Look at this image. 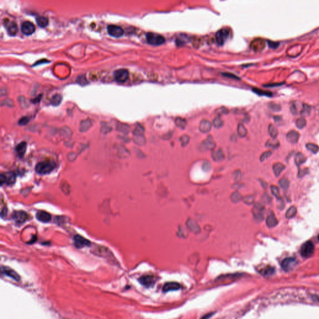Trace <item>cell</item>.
Here are the masks:
<instances>
[{
	"label": "cell",
	"instance_id": "cell-1",
	"mask_svg": "<svg viewBox=\"0 0 319 319\" xmlns=\"http://www.w3.org/2000/svg\"><path fill=\"white\" fill-rule=\"evenodd\" d=\"M56 166V163L54 161L51 160H46L37 163L36 166L35 170L40 175H45L53 171L55 169Z\"/></svg>",
	"mask_w": 319,
	"mask_h": 319
},
{
	"label": "cell",
	"instance_id": "cell-2",
	"mask_svg": "<svg viewBox=\"0 0 319 319\" xmlns=\"http://www.w3.org/2000/svg\"><path fill=\"white\" fill-rule=\"evenodd\" d=\"M147 42L152 45H158L163 44L165 42V39L163 36L153 33H148L146 35Z\"/></svg>",
	"mask_w": 319,
	"mask_h": 319
},
{
	"label": "cell",
	"instance_id": "cell-3",
	"mask_svg": "<svg viewBox=\"0 0 319 319\" xmlns=\"http://www.w3.org/2000/svg\"><path fill=\"white\" fill-rule=\"evenodd\" d=\"M314 245L313 243L309 241L303 244L301 248V254L304 258H310L314 253Z\"/></svg>",
	"mask_w": 319,
	"mask_h": 319
},
{
	"label": "cell",
	"instance_id": "cell-4",
	"mask_svg": "<svg viewBox=\"0 0 319 319\" xmlns=\"http://www.w3.org/2000/svg\"><path fill=\"white\" fill-rule=\"evenodd\" d=\"M16 181V175L13 172H8L5 173H2L0 175V182L1 185L6 184L8 185H11L14 183Z\"/></svg>",
	"mask_w": 319,
	"mask_h": 319
},
{
	"label": "cell",
	"instance_id": "cell-5",
	"mask_svg": "<svg viewBox=\"0 0 319 319\" xmlns=\"http://www.w3.org/2000/svg\"><path fill=\"white\" fill-rule=\"evenodd\" d=\"M11 217L14 222L19 224L25 223L29 219V215L28 213L22 211H14L12 214Z\"/></svg>",
	"mask_w": 319,
	"mask_h": 319
},
{
	"label": "cell",
	"instance_id": "cell-6",
	"mask_svg": "<svg viewBox=\"0 0 319 319\" xmlns=\"http://www.w3.org/2000/svg\"><path fill=\"white\" fill-rule=\"evenodd\" d=\"M115 81L119 83H124L127 81L129 77L128 71L125 69H118L114 72Z\"/></svg>",
	"mask_w": 319,
	"mask_h": 319
},
{
	"label": "cell",
	"instance_id": "cell-7",
	"mask_svg": "<svg viewBox=\"0 0 319 319\" xmlns=\"http://www.w3.org/2000/svg\"><path fill=\"white\" fill-rule=\"evenodd\" d=\"M297 261L293 258H287L284 259L281 262V267L285 271H289L292 270L296 265Z\"/></svg>",
	"mask_w": 319,
	"mask_h": 319
},
{
	"label": "cell",
	"instance_id": "cell-8",
	"mask_svg": "<svg viewBox=\"0 0 319 319\" xmlns=\"http://www.w3.org/2000/svg\"><path fill=\"white\" fill-rule=\"evenodd\" d=\"M230 32L229 30L222 29L219 30L216 34V39L218 43L220 45L224 44L228 38Z\"/></svg>",
	"mask_w": 319,
	"mask_h": 319
},
{
	"label": "cell",
	"instance_id": "cell-9",
	"mask_svg": "<svg viewBox=\"0 0 319 319\" xmlns=\"http://www.w3.org/2000/svg\"><path fill=\"white\" fill-rule=\"evenodd\" d=\"M265 209L259 203H257L255 204L253 209V214L254 218L258 221H262L264 218Z\"/></svg>",
	"mask_w": 319,
	"mask_h": 319
},
{
	"label": "cell",
	"instance_id": "cell-10",
	"mask_svg": "<svg viewBox=\"0 0 319 319\" xmlns=\"http://www.w3.org/2000/svg\"><path fill=\"white\" fill-rule=\"evenodd\" d=\"M216 147V144L213 139L211 136H209L208 137L204 140L201 145H200V150L202 151H207V150H213Z\"/></svg>",
	"mask_w": 319,
	"mask_h": 319
},
{
	"label": "cell",
	"instance_id": "cell-11",
	"mask_svg": "<svg viewBox=\"0 0 319 319\" xmlns=\"http://www.w3.org/2000/svg\"><path fill=\"white\" fill-rule=\"evenodd\" d=\"M250 47L255 52H260L265 48L266 42L262 39H256L250 43Z\"/></svg>",
	"mask_w": 319,
	"mask_h": 319
},
{
	"label": "cell",
	"instance_id": "cell-12",
	"mask_svg": "<svg viewBox=\"0 0 319 319\" xmlns=\"http://www.w3.org/2000/svg\"><path fill=\"white\" fill-rule=\"evenodd\" d=\"M108 34L115 37H120L124 34V31L121 27L116 25H109L107 27Z\"/></svg>",
	"mask_w": 319,
	"mask_h": 319
},
{
	"label": "cell",
	"instance_id": "cell-13",
	"mask_svg": "<svg viewBox=\"0 0 319 319\" xmlns=\"http://www.w3.org/2000/svg\"><path fill=\"white\" fill-rule=\"evenodd\" d=\"M74 241L77 248H83L85 246H90L91 244L90 241L80 235H76L74 238Z\"/></svg>",
	"mask_w": 319,
	"mask_h": 319
},
{
	"label": "cell",
	"instance_id": "cell-14",
	"mask_svg": "<svg viewBox=\"0 0 319 319\" xmlns=\"http://www.w3.org/2000/svg\"><path fill=\"white\" fill-rule=\"evenodd\" d=\"M22 33L26 35H31L35 31V26L30 21H25L22 24L21 27Z\"/></svg>",
	"mask_w": 319,
	"mask_h": 319
},
{
	"label": "cell",
	"instance_id": "cell-15",
	"mask_svg": "<svg viewBox=\"0 0 319 319\" xmlns=\"http://www.w3.org/2000/svg\"><path fill=\"white\" fill-rule=\"evenodd\" d=\"M2 273L3 274L16 281H18L20 280V276L18 275V273L13 270L12 269H10L8 267L2 266Z\"/></svg>",
	"mask_w": 319,
	"mask_h": 319
},
{
	"label": "cell",
	"instance_id": "cell-16",
	"mask_svg": "<svg viewBox=\"0 0 319 319\" xmlns=\"http://www.w3.org/2000/svg\"><path fill=\"white\" fill-rule=\"evenodd\" d=\"M139 282L142 285L147 287H150L155 284V279L153 276L146 275L141 277L139 279Z\"/></svg>",
	"mask_w": 319,
	"mask_h": 319
},
{
	"label": "cell",
	"instance_id": "cell-17",
	"mask_svg": "<svg viewBox=\"0 0 319 319\" xmlns=\"http://www.w3.org/2000/svg\"><path fill=\"white\" fill-rule=\"evenodd\" d=\"M181 288V286L179 283L176 282H169L164 284L163 287V291L165 292L170 291H176Z\"/></svg>",
	"mask_w": 319,
	"mask_h": 319
},
{
	"label": "cell",
	"instance_id": "cell-18",
	"mask_svg": "<svg viewBox=\"0 0 319 319\" xmlns=\"http://www.w3.org/2000/svg\"><path fill=\"white\" fill-rule=\"evenodd\" d=\"M5 26L6 28L7 32L10 36H15L18 33V26L14 22L6 21Z\"/></svg>",
	"mask_w": 319,
	"mask_h": 319
},
{
	"label": "cell",
	"instance_id": "cell-19",
	"mask_svg": "<svg viewBox=\"0 0 319 319\" xmlns=\"http://www.w3.org/2000/svg\"><path fill=\"white\" fill-rule=\"evenodd\" d=\"M300 135L297 131L291 130L290 131L286 136V139L287 141L291 144H296L299 139Z\"/></svg>",
	"mask_w": 319,
	"mask_h": 319
},
{
	"label": "cell",
	"instance_id": "cell-20",
	"mask_svg": "<svg viewBox=\"0 0 319 319\" xmlns=\"http://www.w3.org/2000/svg\"><path fill=\"white\" fill-rule=\"evenodd\" d=\"M36 218L41 222L48 223L51 219V215L48 212L41 211L37 213Z\"/></svg>",
	"mask_w": 319,
	"mask_h": 319
},
{
	"label": "cell",
	"instance_id": "cell-21",
	"mask_svg": "<svg viewBox=\"0 0 319 319\" xmlns=\"http://www.w3.org/2000/svg\"><path fill=\"white\" fill-rule=\"evenodd\" d=\"M27 143L26 142H22L19 144L16 147V152L19 158H22L26 152Z\"/></svg>",
	"mask_w": 319,
	"mask_h": 319
},
{
	"label": "cell",
	"instance_id": "cell-22",
	"mask_svg": "<svg viewBox=\"0 0 319 319\" xmlns=\"http://www.w3.org/2000/svg\"><path fill=\"white\" fill-rule=\"evenodd\" d=\"M300 103L297 102H293L291 105H290V112H292V114L296 116L299 114V113H301L304 104L299 105Z\"/></svg>",
	"mask_w": 319,
	"mask_h": 319
},
{
	"label": "cell",
	"instance_id": "cell-23",
	"mask_svg": "<svg viewBox=\"0 0 319 319\" xmlns=\"http://www.w3.org/2000/svg\"><path fill=\"white\" fill-rule=\"evenodd\" d=\"M212 127V124L207 120H203L200 122L199 130L203 133H207L210 132Z\"/></svg>",
	"mask_w": 319,
	"mask_h": 319
},
{
	"label": "cell",
	"instance_id": "cell-24",
	"mask_svg": "<svg viewBox=\"0 0 319 319\" xmlns=\"http://www.w3.org/2000/svg\"><path fill=\"white\" fill-rule=\"evenodd\" d=\"M187 224L188 228L194 233H197L200 231V227L195 220L193 219H189L187 223Z\"/></svg>",
	"mask_w": 319,
	"mask_h": 319
},
{
	"label": "cell",
	"instance_id": "cell-25",
	"mask_svg": "<svg viewBox=\"0 0 319 319\" xmlns=\"http://www.w3.org/2000/svg\"><path fill=\"white\" fill-rule=\"evenodd\" d=\"M266 224L269 227H274L278 224V220L273 213H271L266 219Z\"/></svg>",
	"mask_w": 319,
	"mask_h": 319
},
{
	"label": "cell",
	"instance_id": "cell-26",
	"mask_svg": "<svg viewBox=\"0 0 319 319\" xmlns=\"http://www.w3.org/2000/svg\"><path fill=\"white\" fill-rule=\"evenodd\" d=\"M224 154L222 150L219 149L216 151H215L212 153V158L216 162H221L224 159Z\"/></svg>",
	"mask_w": 319,
	"mask_h": 319
},
{
	"label": "cell",
	"instance_id": "cell-27",
	"mask_svg": "<svg viewBox=\"0 0 319 319\" xmlns=\"http://www.w3.org/2000/svg\"><path fill=\"white\" fill-rule=\"evenodd\" d=\"M37 24L41 28H45L48 25V19L44 16H37L36 19Z\"/></svg>",
	"mask_w": 319,
	"mask_h": 319
},
{
	"label": "cell",
	"instance_id": "cell-28",
	"mask_svg": "<svg viewBox=\"0 0 319 319\" xmlns=\"http://www.w3.org/2000/svg\"><path fill=\"white\" fill-rule=\"evenodd\" d=\"M285 169V166L281 163H277L273 166V170H274V174L276 176H279L281 172Z\"/></svg>",
	"mask_w": 319,
	"mask_h": 319
},
{
	"label": "cell",
	"instance_id": "cell-29",
	"mask_svg": "<svg viewBox=\"0 0 319 319\" xmlns=\"http://www.w3.org/2000/svg\"><path fill=\"white\" fill-rule=\"evenodd\" d=\"M306 157L301 153H299L295 156V164L297 166H300L302 164L304 163L306 161Z\"/></svg>",
	"mask_w": 319,
	"mask_h": 319
},
{
	"label": "cell",
	"instance_id": "cell-30",
	"mask_svg": "<svg viewBox=\"0 0 319 319\" xmlns=\"http://www.w3.org/2000/svg\"><path fill=\"white\" fill-rule=\"evenodd\" d=\"M269 133L273 139H276L278 135V130L274 125L270 124L269 126Z\"/></svg>",
	"mask_w": 319,
	"mask_h": 319
},
{
	"label": "cell",
	"instance_id": "cell-31",
	"mask_svg": "<svg viewBox=\"0 0 319 319\" xmlns=\"http://www.w3.org/2000/svg\"><path fill=\"white\" fill-rule=\"evenodd\" d=\"M253 92H254L256 94H257L259 96H267V97H272V93H270V92H269V91L262 90L257 89V88H253Z\"/></svg>",
	"mask_w": 319,
	"mask_h": 319
},
{
	"label": "cell",
	"instance_id": "cell-32",
	"mask_svg": "<svg viewBox=\"0 0 319 319\" xmlns=\"http://www.w3.org/2000/svg\"><path fill=\"white\" fill-rule=\"evenodd\" d=\"M175 124L176 126L179 128L184 129L187 125V122L184 119H182L181 117H177L175 120Z\"/></svg>",
	"mask_w": 319,
	"mask_h": 319
},
{
	"label": "cell",
	"instance_id": "cell-33",
	"mask_svg": "<svg viewBox=\"0 0 319 319\" xmlns=\"http://www.w3.org/2000/svg\"><path fill=\"white\" fill-rule=\"evenodd\" d=\"M297 214V208L295 207H291L286 212V216L287 219L293 218Z\"/></svg>",
	"mask_w": 319,
	"mask_h": 319
},
{
	"label": "cell",
	"instance_id": "cell-34",
	"mask_svg": "<svg viewBox=\"0 0 319 319\" xmlns=\"http://www.w3.org/2000/svg\"><path fill=\"white\" fill-rule=\"evenodd\" d=\"M62 99V97L60 94H56L52 97L51 103L52 105L57 106L61 104Z\"/></svg>",
	"mask_w": 319,
	"mask_h": 319
},
{
	"label": "cell",
	"instance_id": "cell-35",
	"mask_svg": "<svg viewBox=\"0 0 319 319\" xmlns=\"http://www.w3.org/2000/svg\"><path fill=\"white\" fill-rule=\"evenodd\" d=\"M261 274L264 276H269L274 274V269L270 267V266H267L261 270Z\"/></svg>",
	"mask_w": 319,
	"mask_h": 319
},
{
	"label": "cell",
	"instance_id": "cell-36",
	"mask_svg": "<svg viewBox=\"0 0 319 319\" xmlns=\"http://www.w3.org/2000/svg\"><path fill=\"white\" fill-rule=\"evenodd\" d=\"M238 133L239 135L240 136H241V137H244V136H246V135L247 133V129L246 128V127L244 126V125H242L241 124H239L238 127Z\"/></svg>",
	"mask_w": 319,
	"mask_h": 319
},
{
	"label": "cell",
	"instance_id": "cell-37",
	"mask_svg": "<svg viewBox=\"0 0 319 319\" xmlns=\"http://www.w3.org/2000/svg\"><path fill=\"white\" fill-rule=\"evenodd\" d=\"M296 126L299 129H302L306 126L307 122L304 117H301L296 120Z\"/></svg>",
	"mask_w": 319,
	"mask_h": 319
},
{
	"label": "cell",
	"instance_id": "cell-38",
	"mask_svg": "<svg viewBox=\"0 0 319 319\" xmlns=\"http://www.w3.org/2000/svg\"><path fill=\"white\" fill-rule=\"evenodd\" d=\"M306 148H307V150H310V152H312L313 153H317L319 150L318 146L316 144H312V143L307 144L306 145Z\"/></svg>",
	"mask_w": 319,
	"mask_h": 319
},
{
	"label": "cell",
	"instance_id": "cell-39",
	"mask_svg": "<svg viewBox=\"0 0 319 319\" xmlns=\"http://www.w3.org/2000/svg\"><path fill=\"white\" fill-rule=\"evenodd\" d=\"M231 199L234 203H238L242 199V196L239 192L235 191L231 195Z\"/></svg>",
	"mask_w": 319,
	"mask_h": 319
},
{
	"label": "cell",
	"instance_id": "cell-40",
	"mask_svg": "<svg viewBox=\"0 0 319 319\" xmlns=\"http://www.w3.org/2000/svg\"><path fill=\"white\" fill-rule=\"evenodd\" d=\"M279 185L282 189L287 190L289 187V181L286 178H282L279 181Z\"/></svg>",
	"mask_w": 319,
	"mask_h": 319
},
{
	"label": "cell",
	"instance_id": "cell-41",
	"mask_svg": "<svg viewBox=\"0 0 319 319\" xmlns=\"http://www.w3.org/2000/svg\"><path fill=\"white\" fill-rule=\"evenodd\" d=\"M180 141H181V145L183 146V147H185L189 143L190 137L188 135H184L182 136L180 138Z\"/></svg>",
	"mask_w": 319,
	"mask_h": 319
},
{
	"label": "cell",
	"instance_id": "cell-42",
	"mask_svg": "<svg viewBox=\"0 0 319 319\" xmlns=\"http://www.w3.org/2000/svg\"><path fill=\"white\" fill-rule=\"evenodd\" d=\"M279 145V143L278 140H269L267 144H266V146L267 147H270V148H278Z\"/></svg>",
	"mask_w": 319,
	"mask_h": 319
},
{
	"label": "cell",
	"instance_id": "cell-43",
	"mask_svg": "<svg viewBox=\"0 0 319 319\" xmlns=\"http://www.w3.org/2000/svg\"><path fill=\"white\" fill-rule=\"evenodd\" d=\"M270 190H271V192L272 193V195H274V196H276L278 199H279L280 198V193H279V188L276 187V186H271L270 187Z\"/></svg>",
	"mask_w": 319,
	"mask_h": 319
},
{
	"label": "cell",
	"instance_id": "cell-44",
	"mask_svg": "<svg viewBox=\"0 0 319 319\" xmlns=\"http://www.w3.org/2000/svg\"><path fill=\"white\" fill-rule=\"evenodd\" d=\"M244 201L247 204H252L254 201V197L253 195H247L244 198Z\"/></svg>",
	"mask_w": 319,
	"mask_h": 319
},
{
	"label": "cell",
	"instance_id": "cell-45",
	"mask_svg": "<svg viewBox=\"0 0 319 319\" xmlns=\"http://www.w3.org/2000/svg\"><path fill=\"white\" fill-rule=\"evenodd\" d=\"M310 109H311L310 106H309L307 104H304L303 109H302V111L301 114V115H304V116H308L310 113Z\"/></svg>",
	"mask_w": 319,
	"mask_h": 319
},
{
	"label": "cell",
	"instance_id": "cell-46",
	"mask_svg": "<svg viewBox=\"0 0 319 319\" xmlns=\"http://www.w3.org/2000/svg\"><path fill=\"white\" fill-rule=\"evenodd\" d=\"M213 125L216 128H221L223 125V122L219 117H216L213 121Z\"/></svg>",
	"mask_w": 319,
	"mask_h": 319
},
{
	"label": "cell",
	"instance_id": "cell-47",
	"mask_svg": "<svg viewBox=\"0 0 319 319\" xmlns=\"http://www.w3.org/2000/svg\"><path fill=\"white\" fill-rule=\"evenodd\" d=\"M267 43L269 46L272 49H276L278 48L279 45V42H274L272 41H267Z\"/></svg>",
	"mask_w": 319,
	"mask_h": 319
},
{
	"label": "cell",
	"instance_id": "cell-48",
	"mask_svg": "<svg viewBox=\"0 0 319 319\" xmlns=\"http://www.w3.org/2000/svg\"><path fill=\"white\" fill-rule=\"evenodd\" d=\"M272 155V153L270 151H267V152H264V153L262 154V155L261 156V162H263L264 160H265L267 159L268 158H269Z\"/></svg>",
	"mask_w": 319,
	"mask_h": 319
},
{
	"label": "cell",
	"instance_id": "cell-49",
	"mask_svg": "<svg viewBox=\"0 0 319 319\" xmlns=\"http://www.w3.org/2000/svg\"><path fill=\"white\" fill-rule=\"evenodd\" d=\"M30 121V119L28 117H24L19 120V124L21 125H26Z\"/></svg>",
	"mask_w": 319,
	"mask_h": 319
},
{
	"label": "cell",
	"instance_id": "cell-50",
	"mask_svg": "<svg viewBox=\"0 0 319 319\" xmlns=\"http://www.w3.org/2000/svg\"><path fill=\"white\" fill-rule=\"evenodd\" d=\"M234 179L236 181H239L241 179V173L239 170L236 171L234 173Z\"/></svg>",
	"mask_w": 319,
	"mask_h": 319
},
{
	"label": "cell",
	"instance_id": "cell-51",
	"mask_svg": "<svg viewBox=\"0 0 319 319\" xmlns=\"http://www.w3.org/2000/svg\"><path fill=\"white\" fill-rule=\"evenodd\" d=\"M203 169L204 171H208L211 169V164L208 162H204L203 165Z\"/></svg>",
	"mask_w": 319,
	"mask_h": 319
},
{
	"label": "cell",
	"instance_id": "cell-52",
	"mask_svg": "<svg viewBox=\"0 0 319 319\" xmlns=\"http://www.w3.org/2000/svg\"><path fill=\"white\" fill-rule=\"evenodd\" d=\"M270 107L273 110H276V111H279L281 109V106L278 104H273V105H270Z\"/></svg>",
	"mask_w": 319,
	"mask_h": 319
},
{
	"label": "cell",
	"instance_id": "cell-53",
	"mask_svg": "<svg viewBox=\"0 0 319 319\" xmlns=\"http://www.w3.org/2000/svg\"><path fill=\"white\" fill-rule=\"evenodd\" d=\"M213 315H214V313H213V312H210V313H207L206 315H204L200 319H209V318H211Z\"/></svg>",
	"mask_w": 319,
	"mask_h": 319
},
{
	"label": "cell",
	"instance_id": "cell-54",
	"mask_svg": "<svg viewBox=\"0 0 319 319\" xmlns=\"http://www.w3.org/2000/svg\"><path fill=\"white\" fill-rule=\"evenodd\" d=\"M222 74H223V76H224L225 77L233 78V79H238V77H236V76H234V74H230V73H223Z\"/></svg>",
	"mask_w": 319,
	"mask_h": 319
},
{
	"label": "cell",
	"instance_id": "cell-55",
	"mask_svg": "<svg viewBox=\"0 0 319 319\" xmlns=\"http://www.w3.org/2000/svg\"><path fill=\"white\" fill-rule=\"evenodd\" d=\"M279 208L281 209V210H282L285 206V204H284V202L283 201V199L279 198Z\"/></svg>",
	"mask_w": 319,
	"mask_h": 319
},
{
	"label": "cell",
	"instance_id": "cell-56",
	"mask_svg": "<svg viewBox=\"0 0 319 319\" xmlns=\"http://www.w3.org/2000/svg\"><path fill=\"white\" fill-rule=\"evenodd\" d=\"M7 213H8V211H7V209L6 208H4L2 210V213H1V216L2 218H4L5 216H6L7 215Z\"/></svg>",
	"mask_w": 319,
	"mask_h": 319
},
{
	"label": "cell",
	"instance_id": "cell-57",
	"mask_svg": "<svg viewBox=\"0 0 319 319\" xmlns=\"http://www.w3.org/2000/svg\"><path fill=\"white\" fill-rule=\"evenodd\" d=\"M284 84V83H278V84H269L268 85H265V87H276V86H280Z\"/></svg>",
	"mask_w": 319,
	"mask_h": 319
},
{
	"label": "cell",
	"instance_id": "cell-58",
	"mask_svg": "<svg viewBox=\"0 0 319 319\" xmlns=\"http://www.w3.org/2000/svg\"><path fill=\"white\" fill-rule=\"evenodd\" d=\"M314 298H315V301H317V302H319V296H315Z\"/></svg>",
	"mask_w": 319,
	"mask_h": 319
},
{
	"label": "cell",
	"instance_id": "cell-59",
	"mask_svg": "<svg viewBox=\"0 0 319 319\" xmlns=\"http://www.w3.org/2000/svg\"><path fill=\"white\" fill-rule=\"evenodd\" d=\"M318 240H319V235H318Z\"/></svg>",
	"mask_w": 319,
	"mask_h": 319
}]
</instances>
